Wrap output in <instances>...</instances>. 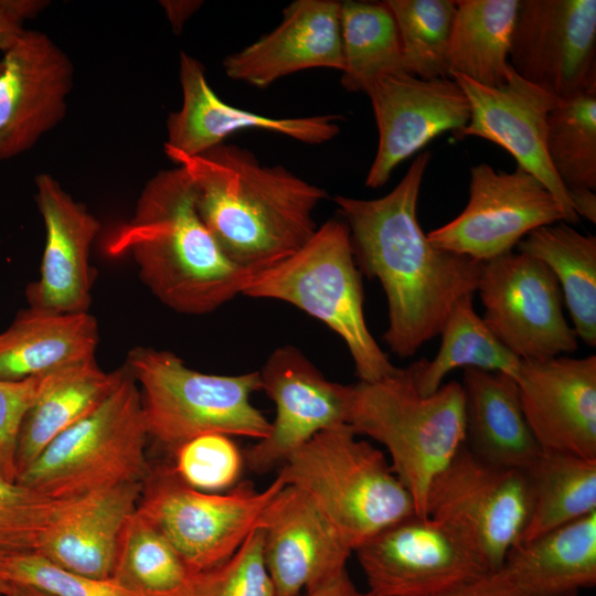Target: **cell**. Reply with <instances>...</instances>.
Segmentation results:
<instances>
[{"mask_svg":"<svg viewBox=\"0 0 596 596\" xmlns=\"http://www.w3.org/2000/svg\"><path fill=\"white\" fill-rule=\"evenodd\" d=\"M47 6L45 0H0V51L25 29V21Z\"/></svg>","mask_w":596,"mask_h":596,"instance_id":"cell-42","label":"cell"},{"mask_svg":"<svg viewBox=\"0 0 596 596\" xmlns=\"http://www.w3.org/2000/svg\"><path fill=\"white\" fill-rule=\"evenodd\" d=\"M379 132L365 185H384L393 170L445 131L454 135L470 119L461 87L450 77L422 79L404 72L384 75L365 93Z\"/></svg>","mask_w":596,"mask_h":596,"instance_id":"cell-17","label":"cell"},{"mask_svg":"<svg viewBox=\"0 0 596 596\" xmlns=\"http://www.w3.org/2000/svg\"><path fill=\"white\" fill-rule=\"evenodd\" d=\"M125 368L105 372L95 359L49 372L25 413L17 444V478L63 432L95 411L117 387Z\"/></svg>","mask_w":596,"mask_h":596,"instance_id":"cell-28","label":"cell"},{"mask_svg":"<svg viewBox=\"0 0 596 596\" xmlns=\"http://www.w3.org/2000/svg\"><path fill=\"white\" fill-rule=\"evenodd\" d=\"M477 291L482 320L521 360L577 350V336L564 317L560 284L540 259L510 252L482 263Z\"/></svg>","mask_w":596,"mask_h":596,"instance_id":"cell-11","label":"cell"},{"mask_svg":"<svg viewBox=\"0 0 596 596\" xmlns=\"http://www.w3.org/2000/svg\"><path fill=\"white\" fill-rule=\"evenodd\" d=\"M111 257L130 256L143 284L168 308L205 315L242 295L251 274L222 251L199 214L187 171L177 166L145 185L131 217L105 240Z\"/></svg>","mask_w":596,"mask_h":596,"instance_id":"cell-3","label":"cell"},{"mask_svg":"<svg viewBox=\"0 0 596 596\" xmlns=\"http://www.w3.org/2000/svg\"><path fill=\"white\" fill-rule=\"evenodd\" d=\"M531 509L525 472L488 464L464 445L429 486L426 515L455 533L489 571L502 567Z\"/></svg>","mask_w":596,"mask_h":596,"instance_id":"cell-10","label":"cell"},{"mask_svg":"<svg viewBox=\"0 0 596 596\" xmlns=\"http://www.w3.org/2000/svg\"><path fill=\"white\" fill-rule=\"evenodd\" d=\"M461 386L468 449L488 464L525 471L542 449L524 417L517 381L466 368Z\"/></svg>","mask_w":596,"mask_h":596,"instance_id":"cell-25","label":"cell"},{"mask_svg":"<svg viewBox=\"0 0 596 596\" xmlns=\"http://www.w3.org/2000/svg\"><path fill=\"white\" fill-rule=\"evenodd\" d=\"M264 557L277 596H299L347 571L351 549L309 498L285 486L263 517Z\"/></svg>","mask_w":596,"mask_h":596,"instance_id":"cell-20","label":"cell"},{"mask_svg":"<svg viewBox=\"0 0 596 596\" xmlns=\"http://www.w3.org/2000/svg\"><path fill=\"white\" fill-rule=\"evenodd\" d=\"M374 596H430L491 572L429 517L413 514L354 550Z\"/></svg>","mask_w":596,"mask_h":596,"instance_id":"cell-13","label":"cell"},{"mask_svg":"<svg viewBox=\"0 0 596 596\" xmlns=\"http://www.w3.org/2000/svg\"><path fill=\"white\" fill-rule=\"evenodd\" d=\"M524 472L531 509L520 542L596 512V459L542 449Z\"/></svg>","mask_w":596,"mask_h":596,"instance_id":"cell-31","label":"cell"},{"mask_svg":"<svg viewBox=\"0 0 596 596\" xmlns=\"http://www.w3.org/2000/svg\"><path fill=\"white\" fill-rule=\"evenodd\" d=\"M12 584L33 587L51 596H140L114 578H96L70 572L38 553L4 557Z\"/></svg>","mask_w":596,"mask_h":596,"instance_id":"cell-40","label":"cell"},{"mask_svg":"<svg viewBox=\"0 0 596 596\" xmlns=\"http://www.w3.org/2000/svg\"><path fill=\"white\" fill-rule=\"evenodd\" d=\"M398 31L403 71L422 78L450 77L448 50L457 11L453 0H385Z\"/></svg>","mask_w":596,"mask_h":596,"instance_id":"cell-36","label":"cell"},{"mask_svg":"<svg viewBox=\"0 0 596 596\" xmlns=\"http://www.w3.org/2000/svg\"><path fill=\"white\" fill-rule=\"evenodd\" d=\"M340 1L296 0L269 33L227 55V77L257 88L308 68L342 71Z\"/></svg>","mask_w":596,"mask_h":596,"instance_id":"cell-23","label":"cell"},{"mask_svg":"<svg viewBox=\"0 0 596 596\" xmlns=\"http://www.w3.org/2000/svg\"><path fill=\"white\" fill-rule=\"evenodd\" d=\"M45 226L40 278L26 289L31 307L63 313L87 311L92 295L91 245L100 223L49 173L35 178Z\"/></svg>","mask_w":596,"mask_h":596,"instance_id":"cell-22","label":"cell"},{"mask_svg":"<svg viewBox=\"0 0 596 596\" xmlns=\"http://www.w3.org/2000/svg\"><path fill=\"white\" fill-rule=\"evenodd\" d=\"M430 159L429 151L416 156L384 196L333 199L348 225L358 268L384 290V341L401 358L439 334L455 304L477 291L482 268L481 262L435 247L422 231L417 202Z\"/></svg>","mask_w":596,"mask_h":596,"instance_id":"cell-1","label":"cell"},{"mask_svg":"<svg viewBox=\"0 0 596 596\" xmlns=\"http://www.w3.org/2000/svg\"><path fill=\"white\" fill-rule=\"evenodd\" d=\"M451 78L461 87L470 106V119L455 136L479 137L505 149L518 166L533 174L556 199L564 222H579L567 190L555 173L546 151V120L560 98L520 77L510 66L500 86L480 85L464 75Z\"/></svg>","mask_w":596,"mask_h":596,"instance_id":"cell-18","label":"cell"},{"mask_svg":"<svg viewBox=\"0 0 596 596\" xmlns=\"http://www.w3.org/2000/svg\"><path fill=\"white\" fill-rule=\"evenodd\" d=\"M125 368L113 393L89 415L54 438L17 481L67 500L127 482L150 471L149 438L139 387Z\"/></svg>","mask_w":596,"mask_h":596,"instance_id":"cell-8","label":"cell"},{"mask_svg":"<svg viewBox=\"0 0 596 596\" xmlns=\"http://www.w3.org/2000/svg\"><path fill=\"white\" fill-rule=\"evenodd\" d=\"M76 499H53L0 477V556L36 553L47 530Z\"/></svg>","mask_w":596,"mask_h":596,"instance_id":"cell-37","label":"cell"},{"mask_svg":"<svg viewBox=\"0 0 596 596\" xmlns=\"http://www.w3.org/2000/svg\"><path fill=\"white\" fill-rule=\"evenodd\" d=\"M299 596H374L371 592L360 590L344 571L322 585Z\"/></svg>","mask_w":596,"mask_h":596,"instance_id":"cell-44","label":"cell"},{"mask_svg":"<svg viewBox=\"0 0 596 596\" xmlns=\"http://www.w3.org/2000/svg\"><path fill=\"white\" fill-rule=\"evenodd\" d=\"M13 587V584L9 581L4 568V557L0 556V596H7Z\"/></svg>","mask_w":596,"mask_h":596,"instance_id":"cell-48","label":"cell"},{"mask_svg":"<svg viewBox=\"0 0 596 596\" xmlns=\"http://www.w3.org/2000/svg\"><path fill=\"white\" fill-rule=\"evenodd\" d=\"M192 596H277L264 557V532L254 530L221 565L195 575Z\"/></svg>","mask_w":596,"mask_h":596,"instance_id":"cell-38","label":"cell"},{"mask_svg":"<svg viewBox=\"0 0 596 596\" xmlns=\"http://www.w3.org/2000/svg\"><path fill=\"white\" fill-rule=\"evenodd\" d=\"M361 275L348 225L329 220L294 254L252 272L242 295L281 300L322 321L347 344L359 380L375 382L400 368L366 326Z\"/></svg>","mask_w":596,"mask_h":596,"instance_id":"cell-6","label":"cell"},{"mask_svg":"<svg viewBox=\"0 0 596 596\" xmlns=\"http://www.w3.org/2000/svg\"><path fill=\"white\" fill-rule=\"evenodd\" d=\"M161 6L166 10L173 31L180 32L188 18L202 6V1H161Z\"/></svg>","mask_w":596,"mask_h":596,"instance_id":"cell-46","label":"cell"},{"mask_svg":"<svg viewBox=\"0 0 596 596\" xmlns=\"http://www.w3.org/2000/svg\"><path fill=\"white\" fill-rule=\"evenodd\" d=\"M98 326L85 312L21 310L0 333V380L20 381L93 360Z\"/></svg>","mask_w":596,"mask_h":596,"instance_id":"cell-27","label":"cell"},{"mask_svg":"<svg viewBox=\"0 0 596 596\" xmlns=\"http://www.w3.org/2000/svg\"><path fill=\"white\" fill-rule=\"evenodd\" d=\"M560 221V203L533 174L519 166L505 172L483 162L470 170L462 212L426 235L437 248L485 263L512 252L532 231Z\"/></svg>","mask_w":596,"mask_h":596,"instance_id":"cell-12","label":"cell"},{"mask_svg":"<svg viewBox=\"0 0 596 596\" xmlns=\"http://www.w3.org/2000/svg\"><path fill=\"white\" fill-rule=\"evenodd\" d=\"M7 596H51L30 586L13 584L11 592Z\"/></svg>","mask_w":596,"mask_h":596,"instance_id":"cell-47","label":"cell"},{"mask_svg":"<svg viewBox=\"0 0 596 596\" xmlns=\"http://www.w3.org/2000/svg\"><path fill=\"white\" fill-rule=\"evenodd\" d=\"M258 374L276 416L268 435L243 453L251 471L268 472L319 432L347 424L352 385L327 380L297 348L273 351Z\"/></svg>","mask_w":596,"mask_h":596,"instance_id":"cell-15","label":"cell"},{"mask_svg":"<svg viewBox=\"0 0 596 596\" xmlns=\"http://www.w3.org/2000/svg\"><path fill=\"white\" fill-rule=\"evenodd\" d=\"M439 334L441 343L436 356L409 365L423 395L437 391L446 374L457 368L502 372L517 379L521 359L504 347L476 313L472 295L455 304Z\"/></svg>","mask_w":596,"mask_h":596,"instance_id":"cell-32","label":"cell"},{"mask_svg":"<svg viewBox=\"0 0 596 596\" xmlns=\"http://www.w3.org/2000/svg\"><path fill=\"white\" fill-rule=\"evenodd\" d=\"M430 596H525L510 581L502 568Z\"/></svg>","mask_w":596,"mask_h":596,"instance_id":"cell-43","label":"cell"},{"mask_svg":"<svg viewBox=\"0 0 596 596\" xmlns=\"http://www.w3.org/2000/svg\"><path fill=\"white\" fill-rule=\"evenodd\" d=\"M526 423L543 450L596 459V356L521 360L515 379Z\"/></svg>","mask_w":596,"mask_h":596,"instance_id":"cell-19","label":"cell"},{"mask_svg":"<svg viewBox=\"0 0 596 596\" xmlns=\"http://www.w3.org/2000/svg\"><path fill=\"white\" fill-rule=\"evenodd\" d=\"M556 277L577 338L596 345V237L563 221L541 226L517 245Z\"/></svg>","mask_w":596,"mask_h":596,"instance_id":"cell-29","label":"cell"},{"mask_svg":"<svg viewBox=\"0 0 596 596\" xmlns=\"http://www.w3.org/2000/svg\"><path fill=\"white\" fill-rule=\"evenodd\" d=\"M520 0H459L448 66L453 74L488 87L505 83L509 52Z\"/></svg>","mask_w":596,"mask_h":596,"instance_id":"cell-30","label":"cell"},{"mask_svg":"<svg viewBox=\"0 0 596 596\" xmlns=\"http://www.w3.org/2000/svg\"><path fill=\"white\" fill-rule=\"evenodd\" d=\"M47 373L20 381L0 380V477L17 481L15 453L22 419L41 392Z\"/></svg>","mask_w":596,"mask_h":596,"instance_id":"cell-41","label":"cell"},{"mask_svg":"<svg viewBox=\"0 0 596 596\" xmlns=\"http://www.w3.org/2000/svg\"><path fill=\"white\" fill-rule=\"evenodd\" d=\"M143 482H127L77 498L47 530L36 553L70 572L111 577L124 525Z\"/></svg>","mask_w":596,"mask_h":596,"instance_id":"cell-24","label":"cell"},{"mask_svg":"<svg viewBox=\"0 0 596 596\" xmlns=\"http://www.w3.org/2000/svg\"><path fill=\"white\" fill-rule=\"evenodd\" d=\"M172 456L175 473L190 487L205 492L235 483L244 465L243 454L224 434L198 436L178 447Z\"/></svg>","mask_w":596,"mask_h":596,"instance_id":"cell-39","label":"cell"},{"mask_svg":"<svg viewBox=\"0 0 596 596\" xmlns=\"http://www.w3.org/2000/svg\"><path fill=\"white\" fill-rule=\"evenodd\" d=\"M0 161L30 148L65 116L74 67L36 30L24 29L1 50Z\"/></svg>","mask_w":596,"mask_h":596,"instance_id":"cell-16","label":"cell"},{"mask_svg":"<svg viewBox=\"0 0 596 596\" xmlns=\"http://www.w3.org/2000/svg\"><path fill=\"white\" fill-rule=\"evenodd\" d=\"M179 62L182 105L168 116L164 147L198 156L241 130H266L307 145L327 142L340 132L343 117L338 115L274 118L234 107L213 91L200 61L181 52Z\"/></svg>","mask_w":596,"mask_h":596,"instance_id":"cell-21","label":"cell"},{"mask_svg":"<svg viewBox=\"0 0 596 596\" xmlns=\"http://www.w3.org/2000/svg\"><path fill=\"white\" fill-rule=\"evenodd\" d=\"M126 369L135 379L149 438L171 455L204 434L265 438L270 422L251 402L258 371L217 375L190 369L166 350L135 348Z\"/></svg>","mask_w":596,"mask_h":596,"instance_id":"cell-7","label":"cell"},{"mask_svg":"<svg viewBox=\"0 0 596 596\" xmlns=\"http://www.w3.org/2000/svg\"><path fill=\"white\" fill-rule=\"evenodd\" d=\"M348 425L382 444L394 475L426 515L430 483L465 445L464 391L451 381L423 395L409 365L375 382L352 385Z\"/></svg>","mask_w":596,"mask_h":596,"instance_id":"cell-4","label":"cell"},{"mask_svg":"<svg viewBox=\"0 0 596 596\" xmlns=\"http://www.w3.org/2000/svg\"><path fill=\"white\" fill-rule=\"evenodd\" d=\"M163 150L187 171L200 216L241 268L272 266L316 232L312 213L327 192L285 167L263 166L248 149L225 142L198 156Z\"/></svg>","mask_w":596,"mask_h":596,"instance_id":"cell-2","label":"cell"},{"mask_svg":"<svg viewBox=\"0 0 596 596\" xmlns=\"http://www.w3.org/2000/svg\"><path fill=\"white\" fill-rule=\"evenodd\" d=\"M525 596H578L596 585V512L519 542L501 567Z\"/></svg>","mask_w":596,"mask_h":596,"instance_id":"cell-26","label":"cell"},{"mask_svg":"<svg viewBox=\"0 0 596 596\" xmlns=\"http://www.w3.org/2000/svg\"><path fill=\"white\" fill-rule=\"evenodd\" d=\"M509 64L560 98L596 86V1L521 0Z\"/></svg>","mask_w":596,"mask_h":596,"instance_id":"cell-14","label":"cell"},{"mask_svg":"<svg viewBox=\"0 0 596 596\" xmlns=\"http://www.w3.org/2000/svg\"><path fill=\"white\" fill-rule=\"evenodd\" d=\"M546 151L566 190H596V86L560 99L551 109Z\"/></svg>","mask_w":596,"mask_h":596,"instance_id":"cell-35","label":"cell"},{"mask_svg":"<svg viewBox=\"0 0 596 596\" xmlns=\"http://www.w3.org/2000/svg\"><path fill=\"white\" fill-rule=\"evenodd\" d=\"M340 29L344 89L365 94L377 78L404 72L397 26L384 1H342Z\"/></svg>","mask_w":596,"mask_h":596,"instance_id":"cell-33","label":"cell"},{"mask_svg":"<svg viewBox=\"0 0 596 596\" xmlns=\"http://www.w3.org/2000/svg\"><path fill=\"white\" fill-rule=\"evenodd\" d=\"M278 473L305 493L352 552L386 526L416 514L384 454L348 424L316 434Z\"/></svg>","mask_w":596,"mask_h":596,"instance_id":"cell-5","label":"cell"},{"mask_svg":"<svg viewBox=\"0 0 596 596\" xmlns=\"http://www.w3.org/2000/svg\"><path fill=\"white\" fill-rule=\"evenodd\" d=\"M285 486L277 475L263 490L242 482L227 493L205 492L187 485L172 465L162 464L150 467L136 511L199 574L224 563L262 528L266 508Z\"/></svg>","mask_w":596,"mask_h":596,"instance_id":"cell-9","label":"cell"},{"mask_svg":"<svg viewBox=\"0 0 596 596\" xmlns=\"http://www.w3.org/2000/svg\"><path fill=\"white\" fill-rule=\"evenodd\" d=\"M571 205L575 213L585 217L592 223H596V194L589 189L567 190Z\"/></svg>","mask_w":596,"mask_h":596,"instance_id":"cell-45","label":"cell"},{"mask_svg":"<svg viewBox=\"0 0 596 596\" xmlns=\"http://www.w3.org/2000/svg\"><path fill=\"white\" fill-rule=\"evenodd\" d=\"M194 573L170 542L135 511L123 528L111 578L140 596H192Z\"/></svg>","mask_w":596,"mask_h":596,"instance_id":"cell-34","label":"cell"}]
</instances>
